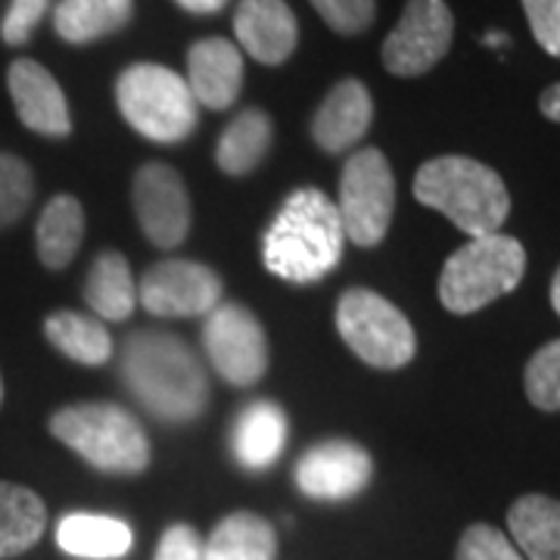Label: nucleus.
Masks as SVG:
<instances>
[{"label": "nucleus", "mask_w": 560, "mask_h": 560, "mask_svg": "<svg viewBox=\"0 0 560 560\" xmlns=\"http://www.w3.org/2000/svg\"><path fill=\"white\" fill-rule=\"evenodd\" d=\"M119 374L125 389L162 423H194L209 408V377L197 352L175 334H128Z\"/></svg>", "instance_id": "obj_1"}, {"label": "nucleus", "mask_w": 560, "mask_h": 560, "mask_svg": "<svg viewBox=\"0 0 560 560\" xmlns=\"http://www.w3.org/2000/svg\"><path fill=\"white\" fill-rule=\"evenodd\" d=\"M342 231L337 202L318 187L293 190L261 237V259L287 283H318L342 259Z\"/></svg>", "instance_id": "obj_2"}, {"label": "nucleus", "mask_w": 560, "mask_h": 560, "mask_svg": "<svg viewBox=\"0 0 560 560\" xmlns=\"http://www.w3.org/2000/svg\"><path fill=\"white\" fill-rule=\"evenodd\" d=\"M415 200L436 209L467 237L495 234L511 215V194L501 175L470 156H436L415 175Z\"/></svg>", "instance_id": "obj_3"}, {"label": "nucleus", "mask_w": 560, "mask_h": 560, "mask_svg": "<svg viewBox=\"0 0 560 560\" xmlns=\"http://www.w3.org/2000/svg\"><path fill=\"white\" fill-rule=\"evenodd\" d=\"M54 440L72 448L94 470L138 477L150 467V436L128 408L116 401H75L47 420Z\"/></svg>", "instance_id": "obj_4"}, {"label": "nucleus", "mask_w": 560, "mask_h": 560, "mask_svg": "<svg viewBox=\"0 0 560 560\" xmlns=\"http://www.w3.org/2000/svg\"><path fill=\"white\" fill-rule=\"evenodd\" d=\"M526 275V249L511 234L470 237L455 249L440 275V302L452 315H474L521 287Z\"/></svg>", "instance_id": "obj_5"}, {"label": "nucleus", "mask_w": 560, "mask_h": 560, "mask_svg": "<svg viewBox=\"0 0 560 560\" xmlns=\"http://www.w3.org/2000/svg\"><path fill=\"white\" fill-rule=\"evenodd\" d=\"M116 103L121 119L153 143H180L200 121V103L187 79L160 62L128 66L116 81Z\"/></svg>", "instance_id": "obj_6"}, {"label": "nucleus", "mask_w": 560, "mask_h": 560, "mask_svg": "<svg viewBox=\"0 0 560 560\" xmlns=\"http://www.w3.org/2000/svg\"><path fill=\"white\" fill-rule=\"evenodd\" d=\"M337 330L352 355L377 371H399L418 355V334L399 305L368 290L352 287L337 302Z\"/></svg>", "instance_id": "obj_7"}, {"label": "nucleus", "mask_w": 560, "mask_h": 560, "mask_svg": "<svg viewBox=\"0 0 560 560\" xmlns=\"http://www.w3.org/2000/svg\"><path fill=\"white\" fill-rule=\"evenodd\" d=\"M334 202L340 212L346 241L364 249L381 246L396 215V175L377 147H361L346 160L340 197Z\"/></svg>", "instance_id": "obj_8"}, {"label": "nucleus", "mask_w": 560, "mask_h": 560, "mask_svg": "<svg viewBox=\"0 0 560 560\" xmlns=\"http://www.w3.org/2000/svg\"><path fill=\"white\" fill-rule=\"evenodd\" d=\"M202 346L212 371L234 386H256L268 371L271 349L261 320L241 302H219L202 324Z\"/></svg>", "instance_id": "obj_9"}, {"label": "nucleus", "mask_w": 560, "mask_h": 560, "mask_svg": "<svg viewBox=\"0 0 560 560\" xmlns=\"http://www.w3.org/2000/svg\"><path fill=\"white\" fill-rule=\"evenodd\" d=\"M455 40V16L445 0H408L383 40V66L396 79H420L445 60Z\"/></svg>", "instance_id": "obj_10"}, {"label": "nucleus", "mask_w": 560, "mask_h": 560, "mask_svg": "<svg viewBox=\"0 0 560 560\" xmlns=\"http://www.w3.org/2000/svg\"><path fill=\"white\" fill-rule=\"evenodd\" d=\"M221 296L219 271L194 259L156 261L138 283V302L153 318H206Z\"/></svg>", "instance_id": "obj_11"}, {"label": "nucleus", "mask_w": 560, "mask_h": 560, "mask_svg": "<svg viewBox=\"0 0 560 560\" xmlns=\"http://www.w3.org/2000/svg\"><path fill=\"white\" fill-rule=\"evenodd\" d=\"M131 206L138 215L143 237L160 246L175 249L187 241L194 206L180 172L168 162H143L131 180Z\"/></svg>", "instance_id": "obj_12"}, {"label": "nucleus", "mask_w": 560, "mask_h": 560, "mask_svg": "<svg viewBox=\"0 0 560 560\" xmlns=\"http://www.w3.org/2000/svg\"><path fill=\"white\" fill-rule=\"evenodd\" d=\"M296 486L315 501H349L374 477V458L352 440L315 442L296 460Z\"/></svg>", "instance_id": "obj_13"}, {"label": "nucleus", "mask_w": 560, "mask_h": 560, "mask_svg": "<svg viewBox=\"0 0 560 560\" xmlns=\"http://www.w3.org/2000/svg\"><path fill=\"white\" fill-rule=\"evenodd\" d=\"M7 88L16 106L20 121L40 138H69L72 135V113L62 94L60 81L54 79L40 62L13 60L7 72Z\"/></svg>", "instance_id": "obj_14"}, {"label": "nucleus", "mask_w": 560, "mask_h": 560, "mask_svg": "<svg viewBox=\"0 0 560 560\" xmlns=\"http://www.w3.org/2000/svg\"><path fill=\"white\" fill-rule=\"evenodd\" d=\"M234 35L243 50L261 66H280L300 44V22L287 0H241Z\"/></svg>", "instance_id": "obj_15"}, {"label": "nucleus", "mask_w": 560, "mask_h": 560, "mask_svg": "<svg viewBox=\"0 0 560 560\" xmlns=\"http://www.w3.org/2000/svg\"><path fill=\"white\" fill-rule=\"evenodd\" d=\"M374 121V97L359 79L337 81L312 116V140L324 153H346L359 143Z\"/></svg>", "instance_id": "obj_16"}, {"label": "nucleus", "mask_w": 560, "mask_h": 560, "mask_svg": "<svg viewBox=\"0 0 560 560\" xmlns=\"http://www.w3.org/2000/svg\"><path fill=\"white\" fill-rule=\"evenodd\" d=\"M187 88L206 109H231L243 88V54L234 40L202 38L187 50Z\"/></svg>", "instance_id": "obj_17"}, {"label": "nucleus", "mask_w": 560, "mask_h": 560, "mask_svg": "<svg viewBox=\"0 0 560 560\" xmlns=\"http://www.w3.org/2000/svg\"><path fill=\"white\" fill-rule=\"evenodd\" d=\"M287 411L278 401L256 399L243 408L231 430V455L243 470L261 474L283 455L287 445Z\"/></svg>", "instance_id": "obj_18"}, {"label": "nucleus", "mask_w": 560, "mask_h": 560, "mask_svg": "<svg viewBox=\"0 0 560 560\" xmlns=\"http://www.w3.org/2000/svg\"><path fill=\"white\" fill-rule=\"evenodd\" d=\"M57 545L81 560H119L131 551V526L109 514H66L57 526Z\"/></svg>", "instance_id": "obj_19"}, {"label": "nucleus", "mask_w": 560, "mask_h": 560, "mask_svg": "<svg viewBox=\"0 0 560 560\" xmlns=\"http://www.w3.org/2000/svg\"><path fill=\"white\" fill-rule=\"evenodd\" d=\"M271 143H275V121L265 109L249 106V109L237 113L234 119L228 121V128L221 131L219 147H215V162H219L224 175L243 178V175L256 172L265 162Z\"/></svg>", "instance_id": "obj_20"}, {"label": "nucleus", "mask_w": 560, "mask_h": 560, "mask_svg": "<svg viewBox=\"0 0 560 560\" xmlns=\"http://www.w3.org/2000/svg\"><path fill=\"white\" fill-rule=\"evenodd\" d=\"M84 302L91 315H97L101 320L131 318V312L138 308V280L121 253L106 249L91 261L84 278Z\"/></svg>", "instance_id": "obj_21"}, {"label": "nucleus", "mask_w": 560, "mask_h": 560, "mask_svg": "<svg viewBox=\"0 0 560 560\" xmlns=\"http://www.w3.org/2000/svg\"><path fill=\"white\" fill-rule=\"evenodd\" d=\"M44 337L57 352L84 368H101L116 352L113 334L106 330V320L88 315V312H72V308L50 312L44 318Z\"/></svg>", "instance_id": "obj_22"}, {"label": "nucleus", "mask_w": 560, "mask_h": 560, "mask_svg": "<svg viewBox=\"0 0 560 560\" xmlns=\"http://www.w3.org/2000/svg\"><path fill=\"white\" fill-rule=\"evenodd\" d=\"M511 541L526 560H560V501L529 492L508 511Z\"/></svg>", "instance_id": "obj_23"}, {"label": "nucleus", "mask_w": 560, "mask_h": 560, "mask_svg": "<svg viewBox=\"0 0 560 560\" xmlns=\"http://www.w3.org/2000/svg\"><path fill=\"white\" fill-rule=\"evenodd\" d=\"M135 20V0H60L54 10V32L66 44H94L119 35Z\"/></svg>", "instance_id": "obj_24"}, {"label": "nucleus", "mask_w": 560, "mask_h": 560, "mask_svg": "<svg viewBox=\"0 0 560 560\" xmlns=\"http://www.w3.org/2000/svg\"><path fill=\"white\" fill-rule=\"evenodd\" d=\"M84 241V209L72 194H57L40 209L38 228H35V246L38 259L50 271L69 268L79 256Z\"/></svg>", "instance_id": "obj_25"}, {"label": "nucleus", "mask_w": 560, "mask_h": 560, "mask_svg": "<svg viewBox=\"0 0 560 560\" xmlns=\"http://www.w3.org/2000/svg\"><path fill=\"white\" fill-rule=\"evenodd\" d=\"M202 555L206 560H275L278 533L259 514L234 511L202 541Z\"/></svg>", "instance_id": "obj_26"}, {"label": "nucleus", "mask_w": 560, "mask_h": 560, "mask_svg": "<svg viewBox=\"0 0 560 560\" xmlns=\"http://www.w3.org/2000/svg\"><path fill=\"white\" fill-rule=\"evenodd\" d=\"M47 529V508L38 492L0 480V560L35 548Z\"/></svg>", "instance_id": "obj_27"}, {"label": "nucleus", "mask_w": 560, "mask_h": 560, "mask_svg": "<svg viewBox=\"0 0 560 560\" xmlns=\"http://www.w3.org/2000/svg\"><path fill=\"white\" fill-rule=\"evenodd\" d=\"M526 399L539 411H560V340L541 346L523 371Z\"/></svg>", "instance_id": "obj_28"}, {"label": "nucleus", "mask_w": 560, "mask_h": 560, "mask_svg": "<svg viewBox=\"0 0 560 560\" xmlns=\"http://www.w3.org/2000/svg\"><path fill=\"white\" fill-rule=\"evenodd\" d=\"M32 197H35V178L28 162L13 153H0V231L16 224L28 212Z\"/></svg>", "instance_id": "obj_29"}, {"label": "nucleus", "mask_w": 560, "mask_h": 560, "mask_svg": "<svg viewBox=\"0 0 560 560\" xmlns=\"http://www.w3.org/2000/svg\"><path fill=\"white\" fill-rule=\"evenodd\" d=\"M324 25L342 38L364 35L377 20V0H308Z\"/></svg>", "instance_id": "obj_30"}, {"label": "nucleus", "mask_w": 560, "mask_h": 560, "mask_svg": "<svg viewBox=\"0 0 560 560\" xmlns=\"http://www.w3.org/2000/svg\"><path fill=\"white\" fill-rule=\"evenodd\" d=\"M455 560H526L521 548L501 533L499 526L474 523L460 533Z\"/></svg>", "instance_id": "obj_31"}, {"label": "nucleus", "mask_w": 560, "mask_h": 560, "mask_svg": "<svg viewBox=\"0 0 560 560\" xmlns=\"http://www.w3.org/2000/svg\"><path fill=\"white\" fill-rule=\"evenodd\" d=\"M50 10V0H13L7 16L0 22V38L10 47H20L25 40L35 35V28L40 25V20L47 16Z\"/></svg>", "instance_id": "obj_32"}, {"label": "nucleus", "mask_w": 560, "mask_h": 560, "mask_svg": "<svg viewBox=\"0 0 560 560\" xmlns=\"http://www.w3.org/2000/svg\"><path fill=\"white\" fill-rule=\"evenodd\" d=\"M533 38L551 57H560V0H521Z\"/></svg>", "instance_id": "obj_33"}, {"label": "nucleus", "mask_w": 560, "mask_h": 560, "mask_svg": "<svg viewBox=\"0 0 560 560\" xmlns=\"http://www.w3.org/2000/svg\"><path fill=\"white\" fill-rule=\"evenodd\" d=\"M153 560H206L200 533L187 523H175L162 533Z\"/></svg>", "instance_id": "obj_34"}, {"label": "nucleus", "mask_w": 560, "mask_h": 560, "mask_svg": "<svg viewBox=\"0 0 560 560\" xmlns=\"http://www.w3.org/2000/svg\"><path fill=\"white\" fill-rule=\"evenodd\" d=\"M539 109L541 116L548 121H558L560 125V81L558 84H551V88H545L539 97Z\"/></svg>", "instance_id": "obj_35"}, {"label": "nucleus", "mask_w": 560, "mask_h": 560, "mask_svg": "<svg viewBox=\"0 0 560 560\" xmlns=\"http://www.w3.org/2000/svg\"><path fill=\"white\" fill-rule=\"evenodd\" d=\"M180 10H187V13H194V16H212V13H219L228 7V0H175Z\"/></svg>", "instance_id": "obj_36"}, {"label": "nucleus", "mask_w": 560, "mask_h": 560, "mask_svg": "<svg viewBox=\"0 0 560 560\" xmlns=\"http://www.w3.org/2000/svg\"><path fill=\"white\" fill-rule=\"evenodd\" d=\"M551 308L558 312L560 318V268L555 271V280H551Z\"/></svg>", "instance_id": "obj_37"}, {"label": "nucleus", "mask_w": 560, "mask_h": 560, "mask_svg": "<svg viewBox=\"0 0 560 560\" xmlns=\"http://www.w3.org/2000/svg\"><path fill=\"white\" fill-rule=\"evenodd\" d=\"M0 405H3V377H0Z\"/></svg>", "instance_id": "obj_38"}]
</instances>
